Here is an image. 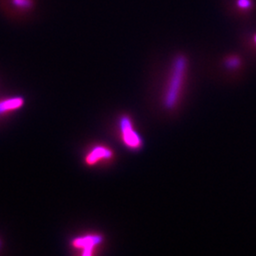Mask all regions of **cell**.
Masks as SVG:
<instances>
[{"instance_id":"obj_1","label":"cell","mask_w":256,"mask_h":256,"mask_svg":"<svg viewBox=\"0 0 256 256\" xmlns=\"http://www.w3.org/2000/svg\"><path fill=\"white\" fill-rule=\"evenodd\" d=\"M188 69V62L186 56L184 55L176 56L172 64L170 78L162 97V104L167 110L172 112L180 104L186 82Z\"/></svg>"},{"instance_id":"obj_2","label":"cell","mask_w":256,"mask_h":256,"mask_svg":"<svg viewBox=\"0 0 256 256\" xmlns=\"http://www.w3.org/2000/svg\"><path fill=\"white\" fill-rule=\"evenodd\" d=\"M121 136L124 144L133 150H138L142 146V140L140 134L134 128L133 122L128 116L120 120Z\"/></svg>"},{"instance_id":"obj_3","label":"cell","mask_w":256,"mask_h":256,"mask_svg":"<svg viewBox=\"0 0 256 256\" xmlns=\"http://www.w3.org/2000/svg\"><path fill=\"white\" fill-rule=\"evenodd\" d=\"M103 240L102 236L100 234H90L86 236L78 237L72 242L73 247L76 249L82 250L83 256H90L93 249Z\"/></svg>"},{"instance_id":"obj_4","label":"cell","mask_w":256,"mask_h":256,"mask_svg":"<svg viewBox=\"0 0 256 256\" xmlns=\"http://www.w3.org/2000/svg\"><path fill=\"white\" fill-rule=\"evenodd\" d=\"M112 156L113 152L112 150L103 146H97L86 155L85 161L86 164L94 165L100 160H108L112 158Z\"/></svg>"},{"instance_id":"obj_5","label":"cell","mask_w":256,"mask_h":256,"mask_svg":"<svg viewBox=\"0 0 256 256\" xmlns=\"http://www.w3.org/2000/svg\"><path fill=\"white\" fill-rule=\"evenodd\" d=\"M24 100L22 99V97H14L0 102V114L20 109L24 106Z\"/></svg>"},{"instance_id":"obj_6","label":"cell","mask_w":256,"mask_h":256,"mask_svg":"<svg viewBox=\"0 0 256 256\" xmlns=\"http://www.w3.org/2000/svg\"><path fill=\"white\" fill-rule=\"evenodd\" d=\"M226 66L230 70H234L240 66V60L237 56H230L226 60Z\"/></svg>"},{"instance_id":"obj_7","label":"cell","mask_w":256,"mask_h":256,"mask_svg":"<svg viewBox=\"0 0 256 256\" xmlns=\"http://www.w3.org/2000/svg\"><path fill=\"white\" fill-rule=\"evenodd\" d=\"M237 5L242 10H248L252 6V0H237Z\"/></svg>"},{"instance_id":"obj_8","label":"cell","mask_w":256,"mask_h":256,"mask_svg":"<svg viewBox=\"0 0 256 256\" xmlns=\"http://www.w3.org/2000/svg\"><path fill=\"white\" fill-rule=\"evenodd\" d=\"M15 4L20 5L22 7H26L28 4H29V2L28 0H14Z\"/></svg>"},{"instance_id":"obj_9","label":"cell","mask_w":256,"mask_h":256,"mask_svg":"<svg viewBox=\"0 0 256 256\" xmlns=\"http://www.w3.org/2000/svg\"><path fill=\"white\" fill-rule=\"evenodd\" d=\"M254 42H256V36H254Z\"/></svg>"}]
</instances>
